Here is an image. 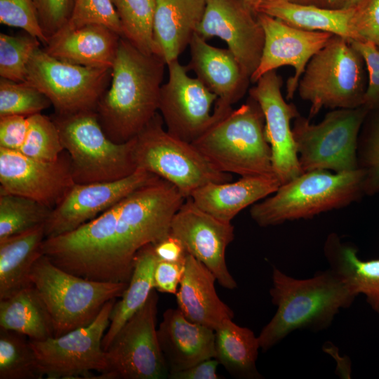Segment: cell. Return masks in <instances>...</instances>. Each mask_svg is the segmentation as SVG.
Wrapping results in <instances>:
<instances>
[{
	"instance_id": "cell-31",
	"label": "cell",
	"mask_w": 379,
	"mask_h": 379,
	"mask_svg": "<svg viewBox=\"0 0 379 379\" xmlns=\"http://www.w3.org/2000/svg\"><path fill=\"white\" fill-rule=\"evenodd\" d=\"M0 328L22 334L30 340L54 336L49 314L32 284L0 300Z\"/></svg>"
},
{
	"instance_id": "cell-33",
	"label": "cell",
	"mask_w": 379,
	"mask_h": 379,
	"mask_svg": "<svg viewBox=\"0 0 379 379\" xmlns=\"http://www.w3.org/2000/svg\"><path fill=\"white\" fill-rule=\"evenodd\" d=\"M123 37L145 54L155 53L153 19L157 0H111ZM156 54V53H155Z\"/></svg>"
},
{
	"instance_id": "cell-50",
	"label": "cell",
	"mask_w": 379,
	"mask_h": 379,
	"mask_svg": "<svg viewBox=\"0 0 379 379\" xmlns=\"http://www.w3.org/2000/svg\"><path fill=\"white\" fill-rule=\"evenodd\" d=\"M248 6H249L255 12L261 5L272 1L274 0H242Z\"/></svg>"
},
{
	"instance_id": "cell-13",
	"label": "cell",
	"mask_w": 379,
	"mask_h": 379,
	"mask_svg": "<svg viewBox=\"0 0 379 379\" xmlns=\"http://www.w3.org/2000/svg\"><path fill=\"white\" fill-rule=\"evenodd\" d=\"M115 299L107 302L88 325L59 337L30 340L37 366L48 379H93V371L104 373L107 368L102 338L110 322Z\"/></svg>"
},
{
	"instance_id": "cell-36",
	"label": "cell",
	"mask_w": 379,
	"mask_h": 379,
	"mask_svg": "<svg viewBox=\"0 0 379 379\" xmlns=\"http://www.w3.org/2000/svg\"><path fill=\"white\" fill-rule=\"evenodd\" d=\"M40 41L29 34L9 35L0 34L1 78L25 82L27 65Z\"/></svg>"
},
{
	"instance_id": "cell-43",
	"label": "cell",
	"mask_w": 379,
	"mask_h": 379,
	"mask_svg": "<svg viewBox=\"0 0 379 379\" xmlns=\"http://www.w3.org/2000/svg\"><path fill=\"white\" fill-rule=\"evenodd\" d=\"M33 1L41 27L50 39L68 21L73 8L74 0Z\"/></svg>"
},
{
	"instance_id": "cell-16",
	"label": "cell",
	"mask_w": 379,
	"mask_h": 379,
	"mask_svg": "<svg viewBox=\"0 0 379 379\" xmlns=\"http://www.w3.org/2000/svg\"><path fill=\"white\" fill-rule=\"evenodd\" d=\"M170 234L182 242L187 253L214 274L222 287L237 288L225 261L226 248L234 238L231 222L215 218L188 197L174 215Z\"/></svg>"
},
{
	"instance_id": "cell-41",
	"label": "cell",
	"mask_w": 379,
	"mask_h": 379,
	"mask_svg": "<svg viewBox=\"0 0 379 379\" xmlns=\"http://www.w3.org/2000/svg\"><path fill=\"white\" fill-rule=\"evenodd\" d=\"M1 24L21 28L46 46L49 39L44 34L33 0H0Z\"/></svg>"
},
{
	"instance_id": "cell-24",
	"label": "cell",
	"mask_w": 379,
	"mask_h": 379,
	"mask_svg": "<svg viewBox=\"0 0 379 379\" xmlns=\"http://www.w3.org/2000/svg\"><path fill=\"white\" fill-rule=\"evenodd\" d=\"M121 37L105 25L91 24L56 33L44 50L56 59L74 65L112 69Z\"/></svg>"
},
{
	"instance_id": "cell-21",
	"label": "cell",
	"mask_w": 379,
	"mask_h": 379,
	"mask_svg": "<svg viewBox=\"0 0 379 379\" xmlns=\"http://www.w3.org/2000/svg\"><path fill=\"white\" fill-rule=\"evenodd\" d=\"M189 46L191 59L187 66L217 95L213 114L222 117L244 95L250 79L228 48L210 45L196 32Z\"/></svg>"
},
{
	"instance_id": "cell-44",
	"label": "cell",
	"mask_w": 379,
	"mask_h": 379,
	"mask_svg": "<svg viewBox=\"0 0 379 379\" xmlns=\"http://www.w3.org/2000/svg\"><path fill=\"white\" fill-rule=\"evenodd\" d=\"M353 26L357 41H369L379 47V0H367L356 8Z\"/></svg>"
},
{
	"instance_id": "cell-22",
	"label": "cell",
	"mask_w": 379,
	"mask_h": 379,
	"mask_svg": "<svg viewBox=\"0 0 379 379\" xmlns=\"http://www.w3.org/2000/svg\"><path fill=\"white\" fill-rule=\"evenodd\" d=\"M169 374L215 358V331L187 319L178 309H168L157 329Z\"/></svg>"
},
{
	"instance_id": "cell-11",
	"label": "cell",
	"mask_w": 379,
	"mask_h": 379,
	"mask_svg": "<svg viewBox=\"0 0 379 379\" xmlns=\"http://www.w3.org/2000/svg\"><path fill=\"white\" fill-rule=\"evenodd\" d=\"M112 69L85 67L56 59L37 48L27 65L25 82L42 92L57 114L95 111L111 80Z\"/></svg>"
},
{
	"instance_id": "cell-39",
	"label": "cell",
	"mask_w": 379,
	"mask_h": 379,
	"mask_svg": "<svg viewBox=\"0 0 379 379\" xmlns=\"http://www.w3.org/2000/svg\"><path fill=\"white\" fill-rule=\"evenodd\" d=\"M359 135L357 157L358 168L364 173V195L379 193V109Z\"/></svg>"
},
{
	"instance_id": "cell-35",
	"label": "cell",
	"mask_w": 379,
	"mask_h": 379,
	"mask_svg": "<svg viewBox=\"0 0 379 379\" xmlns=\"http://www.w3.org/2000/svg\"><path fill=\"white\" fill-rule=\"evenodd\" d=\"M0 329V379H39L40 373L29 340Z\"/></svg>"
},
{
	"instance_id": "cell-48",
	"label": "cell",
	"mask_w": 379,
	"mask_h": 379,
	"mask_svg": "<svg viewBox=\"0 0 379 379\" xmlns=\"http://www.w3.org/2000/svg\"><path fill=\"white\" fill-rule=\"evenodd\" d=\"M219 362L215 358L204 360L191 367L171 373L170 379H219L217 368Z\"/></svg>"
},
{
	"instance_id": "cell-37",
	"label": "cell",
	"mask_w": 379,
	"mask_h": 379,
	"mask_svg": "<svg viewBox=\"0 0 379 379\" xmlns=\"http://www.w3.org/2000/svg\"><path fill=\"white\" fill-rule=\"evenodd\" d=\"M51 105L50 100L29 84L0 79V117H29L41 113Z\"/></svg>"
},
{
	"instance_id": "cell-46",
	"label": "cell",
	"mask_w": 379,
	"mask_h": 379,
	"mask_svg": "<svg viewBox=\"0 0 379 379\" xmlns=\"http://www.w3.org/2000/svg\"><path fill=\"white\" fill-rule=\"evenodd\" d=\"M185 270V262L159 260L154 270V288L162 293H177Z\"/></svg>"
},
{
	"instance_id": "cell-1",
	"label": "cell",
	"mask_w": 379,
	"mask_h": 379,
	"mask_svg": "<svg viewBox=\"0 0 379 379\" xmlns=\"http://www.w3.org/2000/svg\"><path fill=\"white\" fill-rule=\"evenodd\" d=\"M166 65L161 56L145 54L121 37L109 88L95 111L111 140H132L156 115Z\"/></svg>"
},
{
	"instance_id": "cell-14",
	"label": "cell",
	"mask_w": 379,
	"mask_h": 379,
	"mask_svg": "<svg viewBox=\"0 0 379 379\" xmlns=\"http://www.w3.org/2000/svg\"><path fill=\"white\" fill-rule=\"evenodd\" d=\"M168 79L161 88L159 110L166 131L192 142L215 121L211 107L218 99L199 79L188 76L178 60L168 63Z\"/></svg>"
},
{
	"instance_id": "cell-7",
	"label": "cell",
	"mask_w": 379,
	"mask_h": 379,
	"mask_svg": "<svg viewBox=\"0 0 379 379\" xmlns=\"http://www.w3.org/2000/svg\"><path fill=\"white\" fill-rule=\"evenodd\" d=\"M52 119L69 157L75 183L117 180L137 170L133 138L124 143L111 140L95 111L56 114Z\"/></svg>"
},
{
	"instance_id": "cell-45",
	"label": "cell",
	"mask_w": 379,
	"mask_h": 379,
	"mask_svg": "<svg viewBox=\"0 0 379 379\" xmlns=\"http://www.w3.org/2000/svg\"><path fill=\"white\" fill-rule=\"evenodd\" d=\"M28 129L29 117H0V147L19 151L25 140Z\"/></svg>"
},
{
	"instance_id": "cell-47",
	"label": "cell",
	"mask_w": 379,
	"mask_h": 379,
	"mask_svg": "<svg viewBox=\"0 0 379 379\" xmlns=\"http://www.w3.org/2000/svg\"><path fill=\"white\" fill-rule=\"evenodd\" d=\"M152 245L159 260L178 263L185 262L187 253L182 242L171 234L159 242Z\"/></svg>"
},
{
	"instance_id": "cell-19",
	"label": "cell",
	"mask_w": 379,
	"mask_h": 379,
	"mask_svg": "<svg viewBox=\"0 0 379 379\" xmlns=\"http://www.w3.org/2000/svg\"><path fill=\"white\" fill-rule=\"evenodd\" d=\"M255 84L249 95L262 112L273 173L283 185L302 173L291 125L300 114L295 105L285 101L281 91L282 80L275 70L263 74Z\"/></svg>"
},
{
	"instance_id": "cell-8",
	"label": "cell",
	"mask_w": 379,
	"mask_h": 379,
	"mask_svg": "<svg viewBox=\"0 0 379 379\" xmlns=\"http://www.w3.org/2000/svg\"><path fill=\"white\" fill-rule=\"evenodd\" d=\"M364 60L350 41L333 35L310 60L298 91L310 103V117L323 107L356 108L364 105Z\"/></svg>"
},
{
	"instance_id": "cell-42",
	"label": "cell",
	"mask_w": 379,
	"mask_h": 379,
	"mask_svg": "<svg viewBox=\"0 0 379 379\" xmlns=\"http://www.w3.org/2000/svg\"><path fill=\"white\" fill-rule=\"evenodd\" d=\"M350 41L362 57L368 73L363 106L368 111L379 109V47L369 41Z\"/></svg>"
},
{
	"instance_id": "cell-32",
	"label": "cell",
	"mask_w": 379,
	"mask_h": 379,
	"mask_svg": "<svg viewBox=\"0 0 379 379\" xmlns=\"http://www.w3.org/2000/svg\"><path fill=\"white\" fill-rule=\"evenodd\" d=\"M258 337L246 327L225 320L215 330V359L232 375L239 378H260L256 368Z\"/></svg>"
},
{
	"instance_id": "cell-40",
	"label": "cell",
	"mask_w": 379,
	"mask_h": 379,
	"mask_svg": "<svg viewBox=\"0 0 379 379\" xmlns=\"http://www.w3.org/2000/svg\"><path fill=\"white\" fill-rule=\"evenodd\" d=\"M91 24L105 25L123 37L120 20L111 0H74L69 20L58 32Z\"/></svg>"
},
{
	"instance_id": "cell-10",
	"label": "cell",
	"mask_w": 379,
	"mask_h": 379,
	"mask_svg": "<svg viewBox=\"0 0 379 379\" xmlns=\"http://www.w3.org/2000/svg\"><path fill=\"white\" fill-rule=\"evenodd\" d=\"M368 112L364 106L334 109L317 124L297 117L292 132L302 173L315 170L344 173L358 169V138Z\"/></svg>"
},
{
	"instance_id": "cell-30",
	"label": "cell",
	"mask_w": 379,
	"mask_h": 379,
	"mask_svg": "<svg viewBox=\"0 0 379 379\" xmlns=\"http://www.w3.org/2000/svg\"><path fill=\"white\" fill-rule=\"evenodd\" d=\"M158 258L152 244L142 248L134 259L133 270L128 286L115 302L110 314V322L102 338L105 351L124 324L146 302L154 288V270Z\"/></svg>"
},
{
	"instance_id": "cell-34",
	"label": "cell",
	"mask_w": 379,
	"mask_h": 379,
	"mask_svg": "<svg viewBox=\"0 0 379 379\" xmlns=\"http://www.w3.org/2000/svg\"><path fill=\"white\" fill-rule=\"evenodd\" d=\"M52 210L34 199L0 192V241L46 223Z\"/></svg>"
},
{
	"instance_id": "cell-49",
	"label": "cell",
	"mask_w": 379,
	"mask_h": 379,
	"mask_svg": "<svg viewBox=\"0 0 379 379\" xmlns=\"http://www.w3.org/2000/svg\"><path fill=\"white\" fill-rule=\"evenodd\" d=\"M367 0H321V7L347 10L357 8Z\"/></svg>"
},
{
	"instance_id": "cell-5",
	"label": "cell",
	"mask_w": 379,
	"mask_h": 379,
	"mask_svg": "<svg viewBox=\"0 0 379 379\" xmlns=\"http://www.w3.org/2000/svg\"><path fill=\"white\" fill-rule=\"evenodd\" d=\"M192 143L221 172L241 177L274 175L271 148L265 135L264 116L251 97L237 109L215 118Z\"/></svg>"
},
{
	"instance_id": "cell-2",
	"label": "cell",
	"mask_w": 379,
	"mask_h": 379,
	"mask_svg": "<svg viewBox=\"0 0 379 379\" xmlns=\"http://www.w3.org/2000/svg\"><path fill=\"white\" fill-rule=\"evenodd\" d=\"M185 199L175 186L158 177L121 200L112 238L93 280L128 283L137 253L170 234L173 218Z\"/></svg>"
},
{
	"instance_id": "cell-29",
	"label": "cell",
	"mask_w": 379,
	"mask_h": 379,
	"mask_svg": "<svg viewBox=\"0 0 379 379\" xmlns=\"http://www.w3.org/2000/svg\"><path fill=\"white\" fill-rule=\"evenodd\" d=\"M324 251L331 270L356 295L364 294L371 308L379 313V259L361 260L355 246L333 233L327 237Z\"/></svg>"
},
{
	"instance_id": "cell-12",
	"label": "cell",
	"mask_w": 379,
	"mask_h": 379,
	"mask_svg": "<svg viewBox=\"0 0 379 379\" xmlns=\"http://www.w3.org/2000/svg\"><path fill=\"white\" fill-rule=\"evenodd\" d=\"M158 300L154 289L145 305L117 332L105 350L107 368L94 378H168L156 328Z\"/></svg>"
},
{
	"instance_id": "cell-3",
	"label": "cell",
	"mask_w": 379,
	"mask_h": 379,
	"mask_svg": "<svg viewBox=\"0 0 379 379\" xmlns=\"http://www.w3.org/2000/svg\"><path fill=\"white\" fill-rule=\"evenodd\" d=\"M272 278L270 294L277 310L258 336L263 350L270 349L296 329L326 328L357 296L332 270L298 279L274 267Z\"/></svg>"
},
{
	"instance_id": "cell-51",
	"label": "cell",
	"mask_w": 379,
	"mask_h": 379,
	"mask_svg": "<svg viewBox=\"0 0 379 379\" xmlns=\"http://www.w3.org/2000/svg\"><path fill=\"white\" fill-rule=\"evenodd\" d=\"M291 2L300 4L315 5L320 6L321 0H288Z\"/></svg>"
},
{
	"instance_id": "cell-28",
	"label": "cell",
	"mask_w": 379,
	"mask_h": 379,
	"mask_svg": "<svg viewBox=\"0 0 379 379\" xmlns=\"http://www.w3.org/2000/svg\"><path fill=\"white\" fill-rule=\"evenodd\" d=\"M355 9H331L288 0H274L261 5L255 12L270 15L299 29L328 32L349 41H357L353 26Z\"/></svg>"
},
{
	"instance_id": "cell-15",
	"label": "cell",
	"mask_w": 379,
	"mask_h": 379,
	"mask_svg": "<svg viewBox=\"0 0 379 379\" xmlns=\"http://www.w3.org/2000/svg\"><path fill=\"white\" fill-rule=\"evenodd\" d=\"M74 184L67 153L44 161L0 147V192L27 197L53 209Z\"/></svg>"
},
{
	"instance_id": "cell-20",
	"label": "cell",
	"mask_w": 379,
	"mask_h": 379,
	"mask_svg": "<svg viewBox=\"0 0 379 379\" xmlns=\"http://www.w3.org/2000/svg\"><path fill=\"white\" fill-rule=\"evenodd\" d=\"M256 15L264 31L265 41L259 65L250 81L255 83L270 71L291 66L295 73L287 81L286 98L292 99L307 64L333 34L299 29L262 13H256Z\"/></svg>"
},
{
	"instance_id": "cell-4",
	"label": "cell",
	"mask_w": 379,
	"mask_h": 379,
	"mask_svg": "<svg viewBox=\"0 0 379 379\" xmlns=\"http://www.w3.org/2000/svg\"><path fill=\"white\" fill-rule=\"evenodd\" d=\"M364 173L357 170L330 173L315 170L301 173L251 206V218L261 227L309 219L358 201L364 193Z\"/></svg>"
},
{
	"instance_id": "cell-27",
	"label": "cell",
	"mask_w": 379,
	"mask_h": 379,
	"mask_svg": "<svg viewBox=\"0 0 379 379\" xmlns=\"http://www.w3.org/2000/svg\"><path fill=\"white\" fill-rule=\"evenodd\" d=\"M45 223L0 241V300L31 285L33 265L43 255Z\"/></svg>"
},
{
	"instance_id": "cell-38",
	"label": "cell",
	"mask_w": 379,
	"mask_h": 379,
	"mask_svg": "<svg viewBox=\"0 0 379 379\" xmlns=\"http://www.w3.org/2000/svg\"><path fill=\"white\" fill-rule=\"evenodd\" d=\"M63 151L64 147L53 119L41 113L29 116L27 135L18 152L31 158L54 161Z\"/></svg>"
},
{
	"instance_id": "cell-6",
	"label": "cell",
	"mask_w": 379,
	"mask_h": 379,
	"mask_svg": "<svg viewBox=\"0 0 379 379\" xmlns=\"http://www.w3.org/2000/svg\"><path fill=\"white\" fill-rule=\"evenodd\" d=\"M29 280L49 314L54 337L90 324L107 302L121 297L128 284L77 276L44 254L33 265Z\"/></svg>"
},
{
	"instance_id": "cell-9",
	"label": "cell",
	"mask_w": 379,
	"mask_h": 379,
	"mask_svg": "<svg viewBox=\"0 0 379 379\" xmlns=\"http://www.w3.org/2000/svg\"><path fill=\"white\" fill-rule=\"evenodd\" d=\"M158 113L133 138L137 168L156 175L175 186L185 197L211 182L232 181L230 173L217 170L192 143L170 134Z\"/></svg>"
},
{
	"instance_id": "cell-26",
	"label": "cell",
	"mask_w": 379,
	"mask_h": 379,
	"mask_svg": "<svg viewBox=\"0 0 379 379\" xmlns=\"http://www.w3.org/2000/svg\"><path fill=\"white\" fill-rule=\"evenodd\" d=\"M206 0H157L153 19L155 53L166 65L189 46L205 10Z\"/></svg>"
},
{
	"instance_id": "cell-18",
	"label": "cell",
	"mask_w": 379,
	"mask_h": 379,
	"mask_svg": "<svg viewBox=\"0 0 379 379\" xmlns=\"http://www.w3.org/2000/svg\"><path fill=\"white\" fill-rule=\"evenodd\" d=\"M157 178L156 175L137 168L131 175L117 180L75 183L47 219L46 239L77 229Z\"/></svg>"
},
{
	"instance_id": "cell-25",
	"label": "cell",
	"mask_w": 379,
	"mask_h": 379,
	"mask_svg": "<svg viewBox=\"0 0 379 379\" xmlns=\"http://www.w3.org/2000/svg\"><path fill=\"white\" fill-rule=\"evenodd\" d=\"M280 185L274 175L244 176L235 182L206 184L190 197L204 211L231 222L242 210L272 194Z\"/></svg>"
},
{
	"instance_id": "cell-17",
	"label": "cell",
	"mask_w": 379,
	"mask_h": 379,
	"mask_svg": "<svg viewBox=\"0 0 379 379\" xmlns=\"http://www.w3.org/2000/svg\"><path fill=\"white\" fill-rule=\"evenodd\" d=\"M196 32L206 40L214 36L223 40L249 79L256 70L265 34L256 13L242 0H206Z\"/></svg>"
},
{
	"instance_id": "cell-23",
	"label": "cell",
	"mask_w": 379,
	"mask_h": 379,
	"mask_svg": "<svg viewBox=\"0 0 379 379\" xmlns=\"http://www.w3.org/2000/svg\"><path fill=\"white\" fill-rule=\"evenodd\" d=\"M214 274L189 253L185 270L175 293L178 308L190 321L214 331L226 319H232L234 312L218 297Z\"/></svg>"
}]
</instances>
